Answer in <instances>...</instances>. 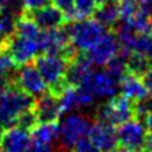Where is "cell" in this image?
Segmentation results:
<instances>
[{
    "label": "cell",
    "mask_w": 152,
    "mask_h": 152,
    "mask_svg": "<svg viewBox=\"0 0 152 152\" xmlns=\"http://www.w3.org/2000/svg\"><path fill=\"white\" fill-rule=\"evenodd\" d=\"M34 102L35 98L15 85L12 80L0 90V123L7 128L15 125L22 113L32 109Z\"/></svg>",
    "instance_id": "cell-1"
},
{
    "label": "cell",
    "mask_w": 152,
    "mask_h": 152,
    "mask_svg": "<svg viewBox=\"0 0 152 152\" xmlns=\"http://www.w3.org/2000/svg\"><path fill=\"white\" fill-rule=\"evenodd\" d=\"M34 65L39 70L40 75L49 86V90L59 97L69 83L66 82V72L69 66V61L62 55L46 54L43 53L37 55L34 59Z\"/></svg>",
    "instance_id": "cell-2"
},
{
    "label": "cell",
    "mask_w": 152,
    "mask_h": 152,
    "mask_svg": "<svg viewBox=\"0 0 152 152\" xmlns=\"http://www.w3.org/2000/svg\"><path fill=\"white\" fill-rule=\"evenodd\" d=\"M67 32L69 40L78 51L86 53L92 49L106 32V28L92 16L77 19L70 22L69 27L65 28Z\"/></svg>",
    "instance_id": "cell-3"
},
{
    "label": "cell",
    "mask_w": 152,
    "mask_h": 152,
    "mask_svg": "<svg viewBox=\"0 0 152 152\" xmlns=\"http://www.w3.org/2000/svg\"><path fill=\"white\" fill-rule=\"evenodd\" d=\"M92 117L86 113H72L58 123V145L55 151L70 149L77 140L88 135L92 125Z\"/></svg>",
    "instance_id": "cell-4"
},
{
    "label": "cell",
    "mask_w": 152,
    "mask_h": 152,
    "mask_svg": "<svg viewBox=\"0 0 152 152\" xmlns=\"http://www.w3.org/2000/svg\"><path fill=\"white\" fill-rule=\"evenodd\" d=\"M96 120L105 121L113 126H118L120 124L137 118L136 102L126 98L125 96H112L106 102L101 104L96 109Z\"/></svg>",
    "instance_id": "cell-5"
},
{
    "label": "cell",
    "mask_w": 152,
    "mask_h": 152,
    "mask_svg": "<svg viewBox=\"0 0 152 152\" xmlns=\"http://www.w3.org/2000/svg\"><path fill=\"white\" fill-rule=\"evenodd\" d=\"M117 144L129 152H141L147 137V129L139 118H131L116 126Z\"/></svg>",
    "instance_id": "cell-6"
},
{
    "label": "cell",
    "mask_w": 152,
    "mask_h": 152,
    "mask_svg": "<svg viewBox=\"0 0 152 152\" xmlns=\"http://www.w3.org/2000/svg\"><path fill=\"white\" fill-rule=\"evenodd\" d=\"M3 47L8 51V54L12 57L18 66L32 62L39 53L37 39L19 37L14 32L4 39Z\"/></svg>",
    "instance_id": "cell-7"
},
{
    "label": "cell",
    "mask_w": 152,
    "mask_h": 152,
    "mask_svg": "<svg viewBox=\"0 0 152 152\" xmlns=\"http://www.w3.org/2000/svg\"><path fill=\"white\" fill-rule=\"evenodd\" d=\"M12 80H14L15 85H18L20 89L31 94L32 97L35 96L38 97V96L43 94L46 90H49V86L40 75L39 70L31 62L22 65V67L15 72Z\"/></svg>",
    "instance_id": "cell-8"
},
{
    "label": "cell",
    "mask_w": 152,
    "mask_h": 152,
    "mask_svg": "<svg viewBox=\"0 0 152 152\" xmlns=\"http://www.w3.org/2000/svg\"><path fill=\"white\" fill-rule=\"evenodd\" d=\"M118 51H120V43L112 30L109 32H105L94 46L85 53V57L92 65L105 66L113 57L118 54Z\"/></svg>",
    "instance_id": "cell-9"
},
{
    "label": "cell",
    "mask_w": 152,
    "mask_h": 152,
    "mask_svg": "<svg viewBox=\"0 0 152 152\" xmlns=\"http://www.w3.org/2000/svg\"><path fill=\"white\" fill-rule=\"evenodd\" d=\"M38 123H59L62 117L59 97L50 90H46L43 94L35 98L32 106Z\"/></svg>",
    "instance_id": "cell-10"
},
{
    "label": "cell",
    "mask_w": 152,
    "mask_h": 152,
    "mask_svg": "<svg viewBox=\"0 0 152 152\" xmlns=\"http://www.w3.org/2000/svg\"><path fill=\"white\" fill-rule=\"evenodd\" d=\"M94 96L83 86L67 85L59 94V102L62 113H70L78 109H85L93 105Z\"/></svg>",
    "instance_id": "cell-11"
},
{
    "label": "cell",
    "mask_w": 152,
    "mask_h": 152,
    "mask_svg": "<svg viewBox=\"0 0 152 152\" xmlns=\"http://www.w3.org/2000/svg\"><path fill=\"white\" fill-rule=\"evenodd\" d=\"M86 136L93 141V144L101 152H109L118 147L116 126L110 125L105 121L96 120L94 123H92Z\"/></svg>",
    "instance_id": "cell-12"
},
{
    "label": "cell",
    "mask_w": 152,
    "mask_h": 152,
    "mask_svg": "<svg viewBox=\"0 0 152 152\" xmlns=\"http://www.w3.org/2000/svg\"><path fill=\"white\" fill-rule=\"evenodd\" d=\"M83 88L94 97H112L117 93L118 80L109 74L106 70L93 72L88 81L83 83Z\"/></svg>",
    "instance_id": "cell-13"
},
{
    "label": "cell",
    "mask_w": 152,
    "mask_h": 152,
    "mask_svg": "<svg viewBox=\"0 0 152 152\" xmlns=\"http://www.w3.org/2000/svg\"><path fill=\"white\" fill-rule=\"evenodd\" d=\"M31 145V136L26 129L20 128L18 125L8 126L4 131L0 147L6 152H26Z\"/></svg>",
    "instance_id": "cell-14"
},
{
    "label": "cell",
    "mask_w": 152,
    "mask_h": 152,
    "mask_svg": "<svg viewBox=\"0 0 152 152\" xmlns=\"http://www.w3.org/2000/svg\"><path fill=\"white\" fill-rule=\"evenodd\" d=\"M27 14L35 20V23L42 30L61 28V27L67 24L65 14L61 10H58L57 7L49 6V4L32 12H27Z\"/></svg>",
    "instance_id": "cell-15"
},
{
    "label": "cell",
    "mask_w": 152,
    "mask_h": 152,
    "mask_svg": "<svg viewBox=\"0 0 152 152\" xmlns=\"http://www.w3.org/2000/svg\"><path fill=\"white\" fill-rule=\"evenodd\" d=\"M92 73L93 65L85 57V54H81V51H78L74 55V58L69 61V66H67L66 72V82L69 85L83 86V83L88 81Z\"/></svg>",
    "instance_id": "cell-16"
},
{
    "label": "cell",
    "mask_w": 152,
    "mask_h": 152,
    "mask_svg": "<svg viewBox=\"0 0 152 152\" xmlns=\"http://www.w3.org/2000/svg\"><path fill=\"white\" fill-rule=\"evenodd\" d=\"M118 88L121 90V94L125 96L129 100L135 101V102L143 100V98H145L149 94L147 88L144 86L143 81H141L140 75L133 74V73H129V72L120 78Z\"/></svg>",
    "instance_id": "cell-17"
},
{
    "label": "cell",
    "mask_w": 152,
    "mask_h": 152,
    "mask_svg": "<svg viewBox=\"0 0 152 152\" xmlns=\"http://www.w3.org/2000/svg\"><path fill=\"white\" fill-rule=\"evenodd\" d=\"M92 16L97 20L98 23L102 24L105 28L113 30L121 19L118 0H106L105 3L96 7Z\"/></svg>",
    "instance_id": "cell-18"
},
{
    "label": "cell",
    "mask_w": 152,
    "mask_h": 152,
    "mask_svg": "<svg viewBox=\"0 0 152 152\" xmlns=\"http://www.w3.org/2000/svg\"><path fill=\"white\" fill-rule=\"evenodd\" d=\"M39 26L35 23V20L30 16L27 12H20L15 16L14 22V34L19 35V37L24 38H31V39H37L39 35Z\"/></svg>",
    "instance_id": "cell-19"
},
{
    "label": "cell",
    "mask_w": 152,
    "mask_h": 152,
    "mask_svg": "<svg viewBox=\"0 0 152 152\" xmlns=\"http://www.w3.org/2000/svg\"><path fill=\"white\" fill-rule=\"evenodd\" d=\"M31 141L53 144L58 137V123H38L30 131Z\"/></svg>",
    "instance_id": "cell-20"
},
{
    "label": "cell",
    "mask_w": 152,
    "mask_h": 152,
    "mask_svg": "<svg viewBox=\"0 0 152 152\" xmlns=\"http://www.w3.org/2000/svg\"><path fill=\"white\" fill-rule=\"evenodd\" d=\"M131 53H135L152 61V32H141L136 35L131 47Z\"/></svg>",
    "instance_id": "cell-21"
},
{
    "label": "cell",
    "mask_w": 152,
    "mask_h": 152,
    "mask_svg": "<svg viewBox=\"0 0 152 152\" xmlns=\"http://www.w3.org/2000/svg\"><path fill=\"white\" fill-rule=\"evenodd\" d=\"M96 7H97V4L94 0H74L75 19L90 18L94 12Z\"/></svg>",
    "instance_id": "cell-22"
},
{
    "label": "cell",
    "mask_w": 152,
    "mask_h": 152,
    "mask_svg": "<svg viewBox=\"0 0 152 152\" xmlns=\"http://www.w3.org/2000/svg\"><path fill=\"white\" fill-rule=\"evenodd\" d=\"M50 3L65 14L67 23L73 22V20H77L74 12V0H50Z\"/></svg>",
    "instance_id": "cell-23"
},
{
    "label": "cell",
    "mask_w": 152,
    "mask_h": 152,
    "mask_svg": "<svg viewBox=\"0 0 152 152\" xmlns=\"http://www.w3.org/2000/svg\"><path fill=\"white\" fill-rule=\"evenodd\" d=\"M37 124H38V120H37V116H35L34 110L28 109V110H26V112H23L19 117H18V121H16L15 125L20 126V128H23V129H26V131L30 132Z\"/></svg>",
    "instance_id": "cell-24"
},
{
    "label": "cell",
    "mask_w": 152,
    "mask_h": 152,
    "mask_svg": "<svg viewBox=\"0 0 152 152\" xmlns=\"http://www.w3.org/2000/svg\"><path fill=\"white\" fill-rule=\"evenodd\" d=\"M73 148H74L73 152H101L88 136H83L80 140L75 141Z\"/></svg>",
    "instance_id": "cell-25"
},
{
    "label": "cell",
    "mask_w": 152,
    "mask_h": 152,
    "mask_svg": "<svg viewBox=\"0 0 152 152\" xmlns=\"http://www.w3.org/2000/svg\"><path fill=\"white\" fill-rule=\"evenodd\" d=\"M50 0H20V8L23 12H32L38 8L47 6Z\"/></svg>",
    "instance_id": "cell-26"
},
{
    "label": "cell",
    "mask_w": 152,
    "mask_h": 152,
    "mask_svg": "<svg viewBox=\"0 0 152 152\" xmlns=\"http://www.w3.org/2000/svg\"><path fill=\"white\" fill-rule=\"evenodd\" d=\"M30 152H57L53 144H46V143H37V141H31L30 145Z\"/></svg>",
    "instance_id": "cell-27"
},
{
    "label": "cell",
    "mask_w": 152,
    "mask_h": 152,
    "mask_svg": "<svg viewBox=\"0 0 152 152\" xmlns=\"http://www.w3.org/2000/svg\"><path fill=\"white\" fill-rule=\"evenodd\" d=\"M141 81H143L144 86L147 88L149 94H152V65H149V67L140 75Z\"/></svg>",
    "instance_id": "cell-28"
},
{
    "label": "cell",
    "mask_w": 152,
    "mask_h": 152,
    "mask_svg": "<svg viewBox=\"0 0 152 152\" xmlns=\"http://www.w3.org/2000/svg\"><path fill=\"white\" fill-rule=\"evenodd\" d=\"M144 117V126H145L147 132H151L152 133V110L143 116Z\"/></svg>",
    "instance_id": "cell-29"
},
{
    "label": "cell",
    "mask_w": 152,
    "mask_h": 152,
    "mask_svg": "<svg viewBox=\"0 0 152 152\" xmlns=\"http://www.w3.org/2000/svg\"><path fill=\"white\" fill-rule=\"evenodd\" d=\"M144 152H152V133L147 132V137H145V143H144Z\"/></svg>",
    "instance_id": "cell-30"
},
{
    "label": "cell",
    "mask_w": 152,
    "mask_h": 152,
    "mask_svg": "<svg viewBox=\"0 0 152 152\" xmlns=\"http://www.w3.org/2000/svg\"><path fill=\"white\" fill-rule=\"evenodd\" d=\"M137 3L141 8L148 11L149 14L152 12V0H137Z\"/></svg>",
    "instance_id": "cell-31"
},
{
    "label": "cell",
    "mask_w": 152,
    "mask_h": 152,
    "mask_svg": "<svg viewBox=\"0 0 152 152\" xmlns=\"http://www.w3.org/2000/svg\"><path fill=\"white\" fill-rule=\"evenodd\" d=\"M11 1V0H0V10L6 8L7 6H8V3Z\"/></svg>",
    "instance_id": "cell-32"
},
{
    "label": "cell",
    "mask_w": 152,
    "mask_h": 152,
    "mask_svg": "<svg viewBox=\"0 0 152 152\" xmlns=\"http://www.w3.org/2000/svg\"><path fill=\"white\" fill-rule=\"evenodd\" d=\"M4 131H6V129H4V125H3L1 123H0V141H1V137H3Z\"/></svg>",
    "instance_id": "cell-33"
},
{
    "label": "cell",
    "mask_w": 152,
    "mask_h": 152,
    "mask_svg": "<svg viewBox=\"0 0 152 152\" xmlns=\"http://www.w3.org/2000/svg\"><path fill=\"white\" fill-rule=\"evenodd\" d=\"M96 1V4H97V6H100V4H102V3H105L106 0H94Z\"/></svg>",
    "instance_id": "cell-34"
},
{
    "label": "cell",
    "mask_w": 152,
    "mask_h": 152,
    "mask_svg": "<svg viewBox=\"0 0 152 152\" xmlns=\"http://www.w3.org/2000/svg\"><path fill=\"white\" fill-rule=\"evenodd\" d=\"M149 24H151V32H152V12L149 14Z\"/></svg>",
    "instance_id": "cell-35"
},
{
    "label": "cell",
    "mask_w": 152,
    "mask_h": 152,
    "mask_svg": "<svg viewBox=\"0 0 152 152\" xmlns=\"http://www.w3.org/2000/svg\"><path fill=\"white\" fill-rule=\"evenodd\" d=\"M57 152H70V149H65V151H57Z\"/></svg>",
    "instance_id": "cell-36"
},
{
    "label": "cell",
    "mask_w": 152,
    "mask_h": 152,
    "mask_svg": "<svg viewBox=\"0 0 152 152\" xmlns=\"http://www.w3.org/2000/svg\"><path fill=\"white\" fill-rule=\"evenodd\" d=\"M0 152H6V151H4V149L1 148V147H0Z\"/></svg>",
    "instance_id": "cell-37"
},
{
    "label": "cell",
    "mask_w": 152,
    "mask_h": 152,
    "mask_svg": "<svg viewBox=\"0 0 152 152\" xmlns=\"http://www.w3.org/2000/svg\"><path fill=\"white\" fill-rule=\"evenodd\" d=\"M26 152H27V151H26Z\"/></svg>",
    "instance_id": "cell-38"
}]
</instances>
